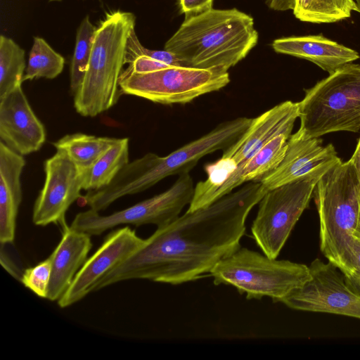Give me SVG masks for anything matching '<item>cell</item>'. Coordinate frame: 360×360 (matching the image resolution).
Listing matches in <instances>:
<instances>
[{"label":"cell","instance_id":"cell-1","mask_svg":"<svg viewBox=\"0 0 360 360\" xmlns=\"http://www.w3.org/2000/svg\"><path fill=\"white\" fill-rule=\"evenodd\" d=\"M267 191L250 181L212 205L186 212L156 231L96 284L94 292L118 282L147 279L179 285L210 274L240 248L248 214Z\"/></svg>","mask_w":360,"mask_h":360},{"label":"cell","instance_id":"cell-2","mask_svg":"<svg viewBox=\"0 0 360 360\" xmlns=\"http://www.w3.org/2000/svg\"><path fill=\"white\" fill-rule=\"evenodd\" d=\"M253 18L237 8L211 9L186 16L166 41L165 50L184 66L228 70L257 45Z\"/></svg>","mask_w":360,"mask_h":360},{"label":"cell","instance_id":"cell-3","mask_svg":"<svg viewBox=\"0 0 360 360\" xmlns=\"http://www.w3.org/2000/svg\"><path fill=\"white\" fill-rule=\"evenodd\" d=\"M252 120L240 117L226 121L166 156L148 153L129 162L108 186L86 191L84 196L86 205L100 212L117 200L143 192L169 176L189 172L202 157L219 150L224 151L233 145Z\"/></svg>","mask_w":360,"mask_h":360},{"label":"cell","instance_id":"cell-4","mask_svg":"<svg viewBox=\"0 0 360 360\" xmlns=\"http://www.w3.org/2000/svg\"><path fill=\"white\" fill-rule=\"evenodd\" d=\"M135 24L134 13L117 10L106 13L96 27L85 75L73 95L80 115L94 117L117 103L127 43Z\"/></svg>","mask_w":360,"mask_h":360},{"label":"cell","instance_id":"cell-5","mask_svg":"<svg viewBox=\"0 0 360 360\" xmlns=\"http://www.w3.org/2000/svg\"><path fill=\"white\" fill-rule=\"evenodd\" d=\"M314 196L320 250L342 273L354 259V233L360 210V181L352 161L341 162L328 170L317 182Z\"/></svg>","mask_w":360,"mask_h":360},{"label":"cell","instance_id":"cell-6","mask_svg":"<svg viewBox=\"0 0 360 360\" xmlns=\"http://www.w3.org/2000/svg\"><path fill=\"white\" fill-rule=\"evenodd\" d=\"M304 91L298 102L300 135L360 131V63L344 65Z\"/></svg>","mask_w":360,"mask_h":360},{"label":"cell","instance_id":"cell-7","mask_svg":"<svg viewBox=\"0 0 360 360\" xmlns=\"http://www.w3.org/2000/svg\"><path fill=\"white\" fill-rule=\"evenodd\" d=\"M215 285H230L248 300L270 297L281 302L310 278L309 267L239 248L219 260L210 272Z\"/></svg>","mask_w":360,"mask_h":360},{"label":"cell","instance_id":"cell-8","mask_svg":"<svg viewBox=\"0 0 360 360\" xmlns=\"http://www.w3.org/2000/svg\"><path fill=\"white\" fill-rule=\"evenodd\" d=\"M299 103L282 102L255 118L246 131L222 156L204 167L207 177L195 186V197L200 202L211 204L215 191L231 173L247 162L270 141L281 134H291L299 117Z\"/></svg>","mask_w":360,"mask_h":360},{"label":"cell","instance_id":"cell-9","mask_svg":"<svg viewBox=\"0 0 360 360\" xmlns=\"http://www.w3.org/2000/svg\"><path fill=\"white\" fill-rule=\"evenodd\" d=\"M228 70L221 68L170 66L158 70L121 74V94L138 96L163 105L185 104L202 95L226 86Z\"/></svg>","mask_w":360,"mask_h":360},{"label":"cell","instance_id":"cell-10","mask_svg":"<svg viewBox=\"0 0 360 360\" xmlns=\"http://www.w3.org/2000/svg\"><path fill=\"white\" fill-rule=\"evenodd\" d=\"M195 191L189 172L182 173L167 190L124 210L108 215L89 209L77 213L70 226L90 236H99L120 225L146 224L162 227L174 221L190 205Z\"/></svg>","mask_w":360,"mask_h":360},{"label":"cell","instance_id":"cell-11","mask_svg":"<svg viewBox=\"0 0 360 360\" xmlns=\"http://www.w3.org/2000/svg\"><path fill=\"white\" fill-rule=\"evenodd\" d=\"M319 179H300L269 190L264 195L251 226L252 238L263 254L277 258L308 207Z\"/></svg>","mask_w":360,"mask_h":360},{"label":"cell","instance_id":"cell-12","mask_svg":"<svg viewBox=\"0 0 360 360\" xmlns=\"http://www.w3.org/2000/svg\"><path fill=\"white\" fill-rule=\"evenodd\" d=\"M309 267L311 278L281 302L295 310L360 319V297L347 287L340 269L318 258Z\"/></svg>","mask_w":360,"mask_h":360},{"label":"cell","instance_id":"cell-13","mask_svg":"<svg viewBox=\"0 0 360 360\" xmlns=\"http://www.w3.org/2000/svg\"><path fill=\"white\" fill-rule=\"evenodd\" d=\"M45 179L34 204L32 222L45 226L65 222V214L82 198L84 172L63 150H56L44 162Z\"/></svg>","mask_w":360,"mask_h":360},{"label":"cell","instance_id":"cell-14","mask_svg":"<svg viewBox=\"0 0 360 360\" xmlns=\"http://www.w3.org/2000/svg\"><path fill=\"white\" fill-rule=\"evenodd\" d=\"M143 241L128 226L110 232L98 250L87 258L70 286L57 301L58 306L70 307L94 292L99 281L129 257Z\"/></svg>","mask_w":360,"mask_h":360},{"label":"cell","instance_id":"cell-15","mask_svg":"<svg viewBox=\"0 0 360 360\" xmlns=\"http://www.w3.org/2000/svg\"><path fill=\"white\" fill-rule=\"evenodd\" d=\"M322 142L319 138H304L297 131L291 134L282 162L260 181L263 187L268 191L302 179H321L342 162L334 146H323Z\"/></svg>","mask_w":360,"mask_h":360},{"label":"cell","instance_id":"cell-16","mask_svg":"<svg viewBox=\"0 0 360 360\" xmlns=\"http://www.w3.org/2000/svg\"><path fill=\"white\" fill-rule=\"evenodd\" d=\"M46 130L20 86L0 98V138L6 146L26 155L46 141Z\"/></svg>","mask_w":360,"mask_h":360},{"label":"cell","instance_id":"cell-17","mask_svg":"<svg viewBox=\"0 0 360 360\" xmlns=\"http://www.w3.org/2000/svg\"><path fill=\"white\" fill-rule=\"evenodd\" d=\"M62 236L50 257L51 275L47 299L58 301L72 283L92 248L89 234L61 224Z\"/></svg>","mask_w":360,"mask_h":360},{"label":"cell","instance_id":"cell-18","mask_svg":"<svg viewBox=\"0 0 360 360\" xmlns=\"http://www.w3.org/2000/svg\"><path fill=\"white\" fill-rule=\"evenodd\" d=\"M272 48L276 53L307 60L329 75L360 58L354 49L322 34L276 39L272 43Z\"/></svg>","mask_w":360,"mask_h":360},{"label":"cell","instance_id":"cell-19","mask_svg":"<svg viewBox=\"0 0 360 360\" xmlns=\"http://www.w3.org/2000/svg\"><path fill=\"white\" fill-rule=\"evenodd\" d=\"M23 155L0 141V242L13 243L19 207L22 200Z\"/></svg>","mask_w":360,"mask_h":360},{"label":"cell","instance_id":"cell-20","mask_svg":"<svg viewBox=\"0 0 360 360\" xmlns=\"http://www.w3.org/2000/svg\"><path fill=\"white\" fill-rule=\"evenodd\" d=\"M291 134L278 135L244 165L237 167L215 191L212 203L230 193L236 188L250 181L260 182L272 173L282 162Z\"/></svg>","mask_w":360,"mask_h":360},{"label":"cell","instance_id":"cell-21","mask_svg":"<svg viewBox=\"0 0 360 360\" xmlns=\"http://www.w3.org/2000/svg\"><path fill=\"white\" fill-rule=\"evenodd\" d=\"M128 138L117 139L111 146L84 172L83 190L97 191L108 186L129 162Z\"/></svg>","mask_w":360,"mask_h":360},{"label":"cell","instance_id":"cell-22","mask_svg":"<svg viewBox=\"0 0 360 360\" xmlns=\"http://www.w3.org/2000/svg\"><path fill=\"white\" fill-rule=\"evenodd\" d=\"M116 138L96 136L82 133L66 134L53 142L56 150L65 152L82 171L89 169L111 146Z\"/></svg>","mask_w":360,"mask_h":360},{"label":"cell","instance_id":"cell-23","mask_svg":"<svg viewBox=\"0 0 360 360\" xmlns=\"http://www.w3.org/2000/svg\"><path fill=\"white\" fill-rule=\"evenodd\" d=\"M292 10L300 21L322 24L349 18L357 7L354 0H293Z\"/></svg>","mask_w":360,"mask_h":360},{"label":"cell","instance_id":"cell-24","mask_svg":"<svg viewBox=\"0 0 360 360\" xmlns=\"http://www.w3.org/2000/svg\"><path fill=\"white\" fill-rule=\"evenodd\" d=\"M26 70L25 51L12 39L0 37V98L22 86Z\"/></svg>","mask_w":360,"mask_h":360},{"label":"cell","instance_id":"cell-25","mask_svg":"<svg viewBox=\"0 0 360 360\" xmlns=\"http://www.w3.org/2000/svg\"><path fill=\"white\" fill-rule=\"evenodd\" d=\"M65 58L45 39L34 37L23 82L40 78L54 79L63 70Z\"/></svg>","mask_w":360,"mask_h":360},{"label":"cell","instance_id":"cell-26","mask_svg":"<svg viewBox=\"0 0 360 360\" xmlns=\"http://www.w3.org/2000/svg\"><path fill=\"white\" fill-rule=\"evenodd\" d=\"M96 27L86 15L77 30L75 46L70 66V91L74 95L85 75Z\"/></svg>","mask_w":360,"mask_h":360},{"label":"cell","instance_id":"cell-27","mask_svg":"<svg viewBox=\"0 0 360 360\" xmlns=\"http://www.w3.org/2000/svg\"><path fill=\"white\" fill-rule=\"evenodd\" d=\"M51 275V259L49 256L37 265L26 269L20 282L25 287L41 298L47 299Z\"/></svg>","mask_w":360,"mask_h":360},{"label":"cell","instance_id":"cell-28","mask_svg":"<svg viewBox=\"0 0 360 360\" xmlns=\"http://www.w3.org/2000/svg\"><path fill=\"white\" fill-rule=\"evenodd\" d=\"M354 250L352 262L342 274L347 287L360 297V240L356 238L354 240Z\"/></svg>","mask_w":360,"mask_h":360},{"label":"cell","instance_id":"cell-29","mask_svg":"<svg viewBox=\"0 0 360 360\" xmlns=\"http://www.w3.org/2000/svg\"><path fill=\"white\" fill-rule=\"evenodd\" d=\"M182 13L186 16L200 13L212 8L213 0H179Z\"/></svg>","mask_w":360,"mask_h":360},{"label":"cell","instance_id":"cell-30","mask_svg":"<svg viewBox=\"0 0 360 360\" xmlns=\"http://www.w3.org/2000/svg\"><path fill=\"white\" fill-rule=\"evenodd\" d=\"M4 250L1 248V257L0 261L3 267L13 277L20 281L22 274L15 263L11 260L6 252H4Z\"/></svg>","mask_w":360,"mask_h":360},{"label":"cell","instance_id":"cell-31","mask_svg":"<svg viewBox=\"0 0 360 360\" xmlns=\"http://www.w3.org/2000/svg\"><path fill=\"white\" fill-rule=\"evenodd\" d=\"M354 166L360 181V138L359 139L356 149L349 159Z\"/></svg>","mask_w":360,"mask_h":360},{"label":"cell","instance_id":"cell-32","mask_svg":"<svg viewBox=\"0 0 360 360\" xmlns=\"http://www.w3.org/2000/svg\"><path fill=\"white\" fill-rule=\"evenodd\" d=\"M354 237L360 240V210L357 225L354 233Z\"/></svg>","mask_w":360,"mask_h":360},{"label":"cell","instance_id":"cell-33","mask_svg":"<svg viewBox=\"0 0 360 360\" xmlns=\"http://www.w3.org/2000/svg\"><path fill=\"white\" fill-rule=\"evenodd\" d=\"M354 1L357 7V12L360 13V0H354Z\"/></svg>","mask_w":360,"mask_h":360},{"label":"cell","instance_id":"cell-34","mask_svg":"<svg viewBox=\"0 0 360 360\" xmlns=\"http://www.w3.org/2000/svg\"><path fill=\"white\" fill-rule=\"evenodd\" d=\"M49 1H60L62 0H49Z\"/></svg>","mask_w":360,"mask_h":360}]
</instances>
